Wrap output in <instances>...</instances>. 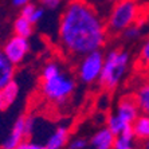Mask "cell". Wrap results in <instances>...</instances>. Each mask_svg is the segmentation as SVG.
Here are the masks:
<instances>
[{
	"mask_svg": "<svg viewBox=\"0 0 149 149\" xmlns=\"http://www.w3.org/2000/svg\"><path fill=\"white\" fill-rule=\"evenodd\" d=\"M105 17L86 0H69L58 22V45L66 55L81 58L102 50L109 40Z\"/></svg>",
	"mask_w": 149,
	"mask_h": 149,
	"instance_id": "1",
	"label": "cell"
},
{
	"mask_svg": "<svg viewBox=\"0 0 149 149\" xmlns=\"http://www.w3.org/2000/svg\"><path fill=\"white\" fill-rule=\"evenodd\" d=\"M77 82L74 77L55 61H50L43 66L40 74V93L46 101L62 105L75 91Z\"/></svg>",
	"mask_w": 149,
	"mask_h": 149,
	"instance_id": "2",
	"label": "cell"
},
{
	"mask_svg": "<svg viewBox=\"0 0 149 149\" xmlns=\"http://www.w3.org/2000/svg\"><path fill=\"white\" fill-rule=\"evenodd\" d=\"M130 54L126 50L114 47L105 52L104 66L98 79L100 86L106 91H114L128 74Z\"/></svg>",
	"mask_w": 149,
	"mask_h": 149,
	"instance_id": "3",
	"label": "cell"
},
{
	"mask_svg": "<svg viewBox=\"0 0 149 149\" xmlns=\"http://www.w3.org/2000/svg\"><path fill=\"white\" fill-rule=\"evenodd\" d=\"M141 8L137 0H118L105 16L109 35H121L132 24L140 20Z\"/></svg>",
	"mask_w": 149,
	"mask_h": 149,
	"instance_id": "4",
	"label": "cell"
},
{
	"mask_svg": "<svg viewBox=\"0 0 149 149\" xmlns=\"http://www.w3.org/2000/svg\"><path fill=\"white\" fill-rule=\"evenodd\" d=\"M141 114L137 102L133 95H122L117 104L116 110L109 114L106 120V126L110 129L113 134L117 136L122 132L130 130L136 118Z\"/></svg>",
	"mask_w": 149,
	"mask_h": 149,
	"instance_id": "5",
	"label": "cell"
},
{
	"mask_svg": "<svg viewBox=\"0 0 149 149\" xmlns=\"http://www.w3.org/2000/svg\"><path fill=\"white\" fill-rule=\"evenodd\" d=\"M105 52L102 50L91 51L79 58L77 65V78L85 85H93L98 82L104 66Z\"/></svg>",
	"mask_w": 149,
	"mask_h": 149,
	"instance_id": "6",
	"label": "cell"
},
{
	"mask_svg": "<svg viewBox=\"0 0 149 149\" xmlns=\"http://www.w3.org/2000/svg\"><path fill=\"white\" fill-rule=\"evenodd\" d=\"M1 49L8 61L14 66H19L24 62L30 52V40L19 35H14L6 42V45Z\"/></svg>",
	"mask_w": 149,
	"mask_h": 149,
	"instance_id": "7",
	"label": "cell"
},
{
	"mask_svg": "<svg viewBox=\"0 0 149 149\" xmlns=\"http://www.w3.org/2000/svg\"><path fill=\"white\" fill-rule=\"evenodd\" d=\"M28 139L27 116H20L16 118L7 137L1 144V149H16L24 140Z\"/></svg>",
	"mask_w": 149,
	"mask_h": 149,
	"instance_id": "8",
	"label": "cell"
},
{
	"mask_svg": "<svg viewBox=\"0 0 149 149\" xmlns=\"http://www.w3.org/2000/svg\"><path fill=\"white\" fill-rule=\"evenodd\" d=\"M70 140V128L67 125H56L52 129L50 134L46 137L45 145L47 149H63L67 146V142Z\"/></svg>",
	"mask_w": 149,
	"mask_h": 149,
	"instance_id": "9",
	"label": "cell"
},
{
	"mask_svg": "<svg viewBox=\"0 0 149 149\" xmlns=\"http://www.w3.org/2000/svg\"><path fill=\"white\" fill-rule=\"evenodd\" d=\"M116 136L108 126L98 129L89 139V149H113Z\"/></svg>",
	"mask_w": 149,
	"mask_h": 149,
	"instance_id": "10",
	"label": "cell"
},
{
	"mask_svg": "<svg viewBox=\"0 0 149 149\" xmlns=\"http://www.w3.org/2000/svg\"><path fill=\"white\" fill-rule=\"evenodd\" d=\"M20 93V87L16 81H12L8 85L0 89V111H6L16 102Z\"/></svg>",
	"mask_w": 149,
	"mask_h": 149,
	"instance_id": "11",
	"label": "cell"
},
{
	"mask_svg": "<svg viewBox=\"0 0 149 149\" xmlns=\"http://www.w3.org/2000/svg\"><path fill=\"white\" fill-rule=\"evenodd\" d=\"M15 67L4 55L3 49L0 47V89L15 79Z\"/></svg>",
	"mask_w": 149,
	"mask_h": 149,
	"instance_id": "12",
	"label": "cell"
},
{
	"mask_svg": "<svg viewBox=\"0 0 149 149\" xmlns=\"http://www.w3.org/2000/svg\"><path fill=\"white\" fill-rule=\"evenodd\" d=\"M132 130L137 141L149 140V116L140 114L132 125Z\"/></svg>",
	"mask_w": 149,
	"mask_h": 149,
	"instance_id": "13",
	"label": "cell"
},
{
	"mask_svg": "<svg viewBox=\"0 0 149 149\" xmlns=\"http://www.w3.org/2000/svg\"><path fill=\"white\" fill-rule=\"evenodd\" d=\"M141 114L149 116V81L141 83L133 94Z\"/></svg>",
	"mask_w": 149,
	"mask_h": 149,
	"instance_id": "14",
	"label": "cell"
},
{
	"mask_svg": "<svg viewBox=\"0 0 149 149\" xmlns=\"http://www.w3.org/2000/svg\"><path fill=\"white\" fill-rule=\"evenodd\" d=\"M20 15L24 16L26 19H28V20L35 26L36 23H39V22L43 19V16H45V8L39 7L38 4H35L31 1V3H28L27 6H24V7L22 8Z\"/></svg>",
	"mask_w": 149,
	"mask_h": 149,
	"instance_id": "15",
	"label": "cell"
},
{
	"mask_svg": "<svg viewBox=\"0 0 149 149\" xmlns=\"http://www.w3.org/2000/svg\"><path fill=\"white\" fill-rule=\"evenodd\" d=\"M136 145H137V140L133 134V130L130 129L116 136L113 149H136Z\"/></svg>",
	"mask_w": 149,
	"mask_h": 149,
	"instance_id": "16",
	"label": "cell"
},
{
	"mask_svg": "<svg viewBox=\"0 0 149 149\" xmlns=\"http://www.w3.org/2000/svg\"><path fill=\"white\" fill-rule=\"evenodd\" d=\"M14 32L15 35H19V36L28 39L34 32V24L28 19H26L24 16L19 15L14 22Z\"/></svg>",
	"mask_w": 149,
	"mask_h": 149,
	"instance_id": "17",
	"label": "cell"
},
{
	"mask_svg": "<svg viewBox=\"0 0 149 149\" xmlns=\"http://www.w3.org/2000/svg\"><path fill=\"white\" fill-rule=\"evenodd\" d=\"M144 26H145V20H141V19H140L137 23H134V24H132L130 27L126 28L121 34V36L126 42L139 40V39L141 38L142 32H144Z\"/></svg>",
	"mask_w": 149,
	"mask_h": 149,
	"instance_id": "18",
	"label": "cell"
},
{
	"mask_svg": "<svg viewBox=\"0 0 149 149\" xmlns=\"http://www.w3.org/2000/svg\"><path fill=\"white\" fill-rule=\"evenodd\" d=\"M86 1L90 4V6H93V7L105 17L108 15L109 10L111 8V6L114 3H117L118 0H86Z\"/></svg>",
	"mask_w": 149,
	"mask_h": 149,
	"instance_id": "19",
	"label": "cell"
},
{
	"mask_svg": "<svg viewBox=\"0 0 149 149\" xmlns=\"http://www.w3.org/2000/svg\"><path fill=\"white\" fill-rule=\"evenodd\" d=\"M139 61L142 67L149 70V36L142 42L139 52Z\"/></svg>",
	"mask_w": 149,
	"mask_h": 149,
	"instance_id": "20",
	"label": "cell"
},
{
	"mask_svg": "<svg viewBox=\"0 0 149 149\" xmlns=\"http://www.w3.org/2000/svg\"><path fill=\"white\" fill-rule=\"evenodd\" d=\"M67 149H89V140L82 136L73 137L67 142Z\"/></svg>",
	"mask_w": 149,
	"mask_h": 149,
	"instance_id": "21",
	"label": "cell"
},
{
	"mask_svg": "<svg viewBox=\"0 0 149 149\" xmlns=\"http://www.w3.org/2000/svg\"><path fill=\"white\" fill-rule=\"evenodd\" d=\"M16 149H47V146L45 144H40V142H36V141H32V140L27 139L22 142Z\"/></svg>",
	"mask_w": 149,
	"mask_h": 149,
	"instance_id": "22",
	"label": "cell"
},
{
	"mask_svg": "<svg viewBox=\"0 0 149 149\" xmlns=\"http://www.w3.org/2000/svg\"><path fill=\"white\" fill-rule=\"evenodd\" d=\"M40 6L43 8H47V10H56V8L61 6L62 0H38Z\"/></svg>",
	"mask_w": 149,
	"mask_h": 149,
	"instance_id": "23",
	"label": "cell"
},
{
	"mask_svg": "<svg viewBox=\"0 0 149 149\" xmlns=\"http://www.w3.org/2000/svg\"><path fill=\"white\" fill-rule=\"evenodd\" d=\"M11 3H12V6L16 8H23L24 6H27L28 3H31V0H11Z\"/></svg>",
	"mask_w": 149,
	"mask_h": 149,
	"instance_id": "24",
	"label": "cell"
},
{
	"mask_svg": "<svg viewBox=\"0 0 149 149\" xmlns=\"http://www.w3.org/2000/svg\"><path fill=\"white\" fill-rule=\"evenodd\" d=\"M142 149H149V140L144 141V146H142Z\"/></svg>",
	"mask_w": 149,
	"mask_h": 149,
	"instance_id": "25",
	"label": "cell"
}]
</instances>
